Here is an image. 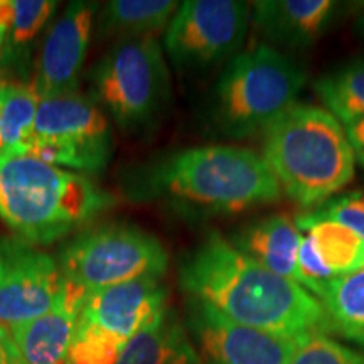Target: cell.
<instances>
[{
	"instance_id": "2",
	"label": "cell",
	"mask_w": 364,
	"mask_h": 364,
	"mask_svg": "<svg viewBox=\"0 0 364 364\" xmlns=\"http://www.w3.org/2000/svg\"><path fill=\"white\" fill-rule=\"evenodd\" d=\"M132 198L196 216H233L277 203L282 191L260 154L238 145L176 150L135 169Z\"/></svg>"
},
{
	"instance_id": "15",
	"label": "cell",
	"mask_w": 364,
	"mask_h": 364,
	"mask_svg": "<svg viewBox=\"0 0 364 364\" xmlns=\"http://www.w3.org/2000/svg\"><path fill=\"white\" fill-rule=\"evenodd\" d=\"M86 295L83 289L66 280L65 292L53 311L9 327L26 364H70L71 344Z\"/></svg>"
},
{
	"instance_id": "1",
	"label": "cell",
	"mask_w": 364,
	"mask_h": 364,
	"mask_svg": "<svg viewBox=\"0 0 364 364\" xmlns=\"http://www.w3.org/2000/svg\"><path fill=\"white\" fill-rule=\"evenodd\" d=\"M182 292L240 326L289 339L331 334L318 299L297 282L277 275L209 231L179 268Z\"/></svg>"
},
{
	"instance_id": "4",
	"label": "cell",
	"mask_w": 364,
	"mask_h": 364,
	"mask_svg": "<svg viewBox=\"0 0 364 364\" xmlns=\"http://www.w3.org/2000/svg\"><path fill=\"white\" fill-rule=\"evenodd\" d=\"M115 204L88 177L29 154L0 156V220L17 238L44 247Z\"/></svg>"
},
{
	"instance_id": "9",
	"label": "cell",
	"mask_w": 364,
	"mask_h": 364,
	"mask_svg": "<svg viewBox=\"0 0 364 364\" xmlns=\"http://www.w3.org/2000/svg\"><path fill=\"white\" fill-rule=\"evenodd\" d=\"M112 150V132L103 112L78 91L41 100L22 154L85 176L102 172Z\"/></svg>"
},
{
	"instance_id": "7",
	"label": "cell",
	"mask_w": 364,
	"mask_h": 364,
	"mask_svg": "<svg viewBox=\"0 0 364 364\" xmlns=\"http://www.w3.org/2000/svg\"><path fill=\"white\" fill-rule=\"evenodd\" d=\"M58 265L68 282L93 294L145 277L162 279L169 253L142 228L103 223L85 228L63 245Z\"/></svg>"
},
{
	"instance_id": "6",
	"label": "cell",
	"mask_w": 364,
	"mask_h": 364,
	"mask_svg": "<svg viewBox=\"0 0 364 364\" xmlns=\"http://www.w3.org/2000/svg\"><path fill=\"white\" fill-rule=\"evenodd\" d=\"M95 98L130 134L150 130L172 98L171 73L157 38L120 41L90 73Z\"/></svg>"
},
{
	"instance_id": "27",
	"label": "cell",
	"mask_w": 364,
	"mask_h": 364,
	"mask_svg": "<svg viewBox=\"0 0 364 364\" xmlns=\"http://www.w3.org/2000/svg\"><path fill=\"white\" fill-rule=\"evenodd\" d=\"M346 135L354 152V159L364 167V118L354 120L351 124L344 125Z\"/></svg>"
},
{
	"instance_id": "28",
	"label": "cell",
	"mask_w": 364,
	"mask_h": 364,
	"mask_svg": "<svg viewBox=\"0 0 364 364\" xmlns=\"http://www.w3.org/2000/svg\"><path fill=\"white\" fill-rule=\"evenodd\" d=\"M12 21V0H0V51L6 43L9 26Z\"/></svg>"
},
{
	"instance_id": "13",
	"label": "cell",
	"mask_w": 364,
	"mask_h": 364,
	"mask_svg": "<svg viewBox=\"0 0 364 364\" xmlns=\"http://www.w3.org/2000/svg\"><path fill=\"white\" fill-rule=\"evenodd\" d=\"M97 4L75 0L49 27L31 85L41 100L78 93Z\"/></svg>"
},
{
	"instance_id": "11",
	"label": "cell",
	"mask_w": 364,
	"mask_h": 364,
	"mask_svg": "<svg viewBox=\"0 0 364 364\" xmlns=\"http://www.w3.org/2000/svg\"><path fill=\"white\" fill-rule=\"evenodd\" d=\"M65 285L51 255L17 236L0 238V324L19 326L53 311Z\"/></svg>"
},
{
	"instance_id": "5",
	"label": "cell",
	"mask_w": 364,
	"mask_h": 364,
	"mask_svg": "<svg viewBox=\"0 0 364 364\" xmlns=\"http://www.w3.org/2000/svg\"><path fill=\"white\" fill-rule=\"evenodd\" d=\"M307 71L297 59L267 44L243 49L223 66L215 86L213 120L230 139L263 134L297 103Z\"/></svg>"
},
{
	"instance_id": "21",
	"label": "cell",
	"mask_w": 364,
	"mask_h": 364,
	"mask_svg": "<svg viewBox=\"0 0 364 364\" xmlns=\"http://www.w3.org/2000/svg\"><path fill=\"white\" fill-rule=\"evenodd\" d=\"M41 98L31 83L0 80V156L22 154Z\"/></svg>"
},
{
	"instance_id": "12",
	"label": "cell",
	"mask_w": 364,
	"mask_h": 364,
	"mask_svg": "<svg viewBox=\"0 0 364 364\" xmlns=\"http://www.w3.org/2000/svg\"><path fill=\"white\" fill-rule=\"evenodd\" d=\"M188 327L204 364H289L299 339L240 326L201 302H188Z\"/></svg>"
},
{
	"instance_id": "18",
	"label": "cell",
	"mask_w": 364,
	"mask_h": 364,
	"mask_svg": "<svg viewBox=\"0 0 364 364\" xmlns=\"http://www.w3.org/2000/svg\"><path fill=\"white\" fill-rule=\"evenodd\" d=\"M179 2L174 0H112L102 7L97 19L100 39L156 38L167 29Z\"/></svg>"
},
{
	"instance_id": "23",
	"label": "cell",
	"mask_w": 364,
	"mask_h": 364,
	"mask_svg": "<svg viewBox=\"0 0 364 364\" xmlns=\"http://www.w3.org/2000/svg\"><path fill=\"white\" fill-rule=\"evenodd\" d=\"M56 7L58 2L51 0H12V21L0 51V59L6 65L24 56L26 49H29L33 41L44 29Z\"/></svg>"
},
{
	"instance_id": "26",
	"label": "cell",
	"mask_w": 364,
	"mask_h": 364,
	"mask_svg": "<svg viewBox=\"0 0 364 364\" xmlns=\"http://www.w3.org/2000/svg\"><path fill=\"white\" fill-rule=\"evenodd\" d=\"M0 364H26L7 326L0 324Z\"/></svg>"
},
{
	"instance_id": "8",
	"label": "cell",
	"mask_w": 364,
	"mask_h": 364,
	"mask_svg": "<svg viewBox=\"0 0 364 364\" xmlns=\"http://www.w3.org/2000/svg\"><path fill=\"white\" fill-rule=\"evenodd\" d=\"M162 279L132 280L86 295L70 364H117L127 343L169 307Z\"/></svg>"
},
{
	"instance_id": "3",
	"label": "cell",
	"mask_w": 364,
	"mask_h": 364,
	"mask_svg": "<svg viewBox=\"0 0 364 364\" xmlns=\"http://www.w3.org/2000/svg\"><path fill=\"white\" fill-rule=\"evenodd\" d=\"M262 157L282 193L307 211L336 198L356 171L344 125L324 107L299 102L263 132Z\"/></svg>"
},
{
	"instance_id": "16",
	"label": "cell",
	"mask_w": 364,
	"mask_h": 364,
	"mask_svg": "<svg viewBox=\"0 0 364 364\" xmlns=\"http://www.w3.org/2000/svg\"><path fill=\"white\" fill-rule=\"evenodd\" d=\"M302 236L292 218L270 215L240 226L228 240L262 267L297 282V255Z\"/></svg>"
},
{
	"instance_id": "22",
	"label": "cell",
	"mask_w": 364,
	"mask_h": 364,
	"mask_svg": "<svg viewBox=\"0 0 364 364\" xmlns=\"http://www.w3.org/2000/svg\"><path fill=\"white\" fill-rule=\"evenodd\" d=\"M314 90L322 107L343 125L364 118V59L322 76Z\"/></svg>"
},
{
	"instance_id": "25",
	"label": "cell",
	"mask_w": 364,
	"mask_h": 364,
	"mask_svg": "<svg viewBox=\"0 0 364 364\" xmlns=\"http://www.w3.org/2000/svg\"><path fill=\"white\" fill-rule=\"evenodd\" d=\"M312 213L348 226L364 241V191L336 196L322 206L312 209Z\"/></svg>"
},
{
	"instance_id": "24",
	"label": "cell",
	"mask_w": 364,
	"mask_h": 364,
	"mask_svg": "<svg viewBox=\"0 0 364 364\" xmlns=\"http://www.w3.org/2000/svg\"><path fill=\"white\" fill-rule=\"evenodd\" d=\"M289 364H364V354L329 334H312L299 339Z\"/></svg>"
},
{
	"instance_id": "14",
	"label": "cell",
	"mask_w": 364,
	"mask_h": 364,
	"mask_svg": "<svg viewBox=\"0 0 364 364\" xmlns=\"http://www.w3.org/2000/svg\"><path fill=\"white\" fill-rule=\"evenodd\" d=\"M252 26L263 44L280 49L311 48L339 19L334 0H258L252 2Z\"/></svg>"
},
{
	"instance_id": "29",
	"label": "cell",
	"mask_w": 364,
	"mask_h": 364,
	"mask_svg": "<svg viewBox=\"0 0 364 364\" xmlns=\"http://www.w3.org/2000/svg\"><path fill=\"white\" fill-rule=\"evenodd\" d=\"M358 29H359V33L364 36V4H363L361 16H359V19H358Z\"/></svg>"
},
{
	"instance_id": "17",
	"label": "cell",
	"mask_w": 364,
	"mask_h": 364,
	"mask_svg": "<svg viewBox=\"0 0 364 364\" xmlns=\"http://www.w3.org/2000/svg\"><path fill=\"white\" fill-rule=\"evenodd\" d=\"M117 364H204L186 322L171 306L134 336Z\"/></svg>"
},
{
	"instance_id": "20",
	"label": "cell",
	"mask_w": 364,
	"mask_h": 364,
	"mask_svg": "<svg viewBox=\"0 0 364 364\" xmlns=\"http://www.w3.org/2000/svg\"><path fill=\"white\" fill-rule=\"evenodd\" d=\"M331 329L364 351V268L326 282L316 295Z\"/></svg>"
},
{
	"instance_id": "19",
	"label": "cell",
	"mask_w": 364,
	"mask_h": 364,
	"mask_svg": "<svg viewBox=\"0 0 364 364\" xmlns=\"http://www.w3.org/2000/svg\"><path fill=\"white\" fill-rule=\"evenodd\" d=\"M299 230L311 240L318 262L332 279L364 268V241L348 226L312 211L295 218Z\"/></svg>"
},
{
	"instance_id": "10",
	"label": "cell",
	"mask_w": 364,
	"mask_h": 364,
	"mask_svg": "<svg viewBox=\"0 0 364 364\" xmlns=\"http://www.w3.org/2000/svg\"><path fill=\"white\" fill-rule=\"evenodd\" d=\"M252 6L238 0H188L164 34V51L182 73L225 66L243 51Z\"/></svg>"
}]
</instances>
